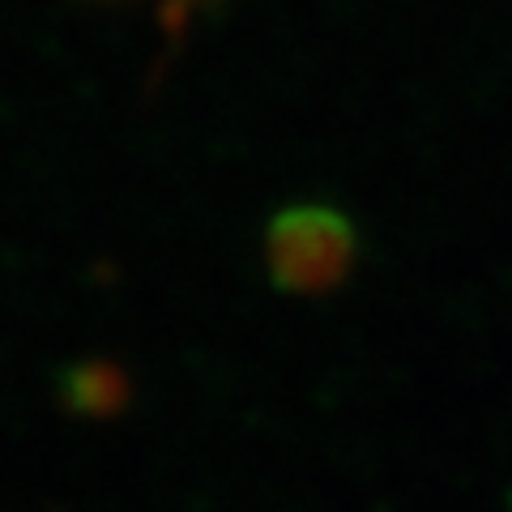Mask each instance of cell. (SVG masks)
Segmentation results:
<instances>
[{"label": "cell", "instance_id": "cell-1", "mask_svg": "<svg viewBox=\"0 0 512 512\" xmlns=\"http://www.w3.org/2000/svg\"><path fill=\"white\" fill-rule=\"evenodd\" d=\"M355 261V231L338 210L299 205L269 227V269L286 291L320 295L333 291Z\"/></svg>", "mask_w": 512, "mask_h": 512}]
</instances>
